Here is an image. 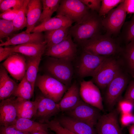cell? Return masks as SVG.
Returning a JSON list of instances; mask_svg holds the SVG:
<instances>
[{
	"label": "cell",
	"mask_w": 134,
	"mask_h": 134,
	"mask_svg": "<svg viewBox=\"0 0 134 134\" xmlns=\"http://www.w3.org/2000/svg\"><path fill=\"white\" fill-rule=\"evenodd\" d=\"M101 20L96 12L90 11L80 22L70 28L69 34L80 44L100 34Z\"/></svg>",
	"instance_id": "1"
},
{
	"label": "cell",
	"mask_w": 134,
	"mask_h": 134,
	"mask_svg": "<svg viewBox=\"0 0 134 134\" xmlns=\"http://www.w3.org/2000/svg\"><path fill=\"white\" fill-rule=\"evenodd\" d=\"M80 44L83 51L106 56H118L123 47L108 34H99Z\"/></svg>",
	"instance_id": "2"
},
{
	"label": "cell",
	"mask_w": 134,
	"mask_h": 134,
	"mask_svg": "<svg viewBox=\"0 0 134 134\" xmlns=\"http://www.w3.org/2000/svg\"><path fill=\"white\" fill-rule=\"evenodd\" d=\"M124 70L118 56H107L95 72L91 80L99 89L104 90L109 84Z\"/></svg>",
	"instance_id": "3"
},
{
	"label": "cell",
	"mask_w": 134,
	"mask_h": 134,
	"mask_svg": "<svg viewBox=\"0 0 134 134\" xmlns=\"http://www.w3.org/2000/svg\"><path fill=\"white\" fill-rule=\"evenodd\" d=\"M35 84L42 95L57 103L59 102L69 88L47 74L38 76Z\"/></svg>",
	"instance_id": "4"
},
{
	"label": "cell",
	"mask_w": 134,
	"mask_h": 134,
	"mask_svg": "<svg viewBox=\"0 0 134 134\" xmlns=\"http://www.w3.org/2000/svg\"><path fill=\"white\" fill-rule=\"evenodd\" d=\"M48 57L45 66L46 70L50 75L69 87L73 74L71 62Z\"/></svg>",
	"instance_id": "5"
},
{
	"label": "cell",
	"mask_w": 134,
	"mask_h": 134,
	"mask_svg": "<svg viewBox=\"0 0 134 134\" xmlns=\"http://www.w3.org/2000/svg\"><path fill=\"white\" fill-rule=\"evenodd\" d=\"M132 78L124 70L107 85L105 89L104 98L105 102L109 108L113 107L122 98V94Z\"/></svg>",
	"instance_id": "6"
},
{
	"label": "cell",
	"mask_w": 134,
	"mask_h": 134,
	"mask_svg": "<svg viewBox=\"0 0 134 134\" xmlns=\"http://www.w3.org/2000/svg\"><path fill=\"white\" fill-rule=\"evenodd\" d=\"M89 11V9L80 0H62L56 11V15L65 16L77 23Z\"/></svg>",
	"instance_id": "7"
},
{
	"label": "cell",
	"mask_w": 134,
	"mask_h": 134,
	"mask_svg": "<svg viewBox=\"0 0 134 134\" xmlns=\"http://www.w3.org/2000/svg\"><path fill=\"white\" fill-rule=\"evenodd\" d=\"M77 45L69 34L66 38L60 43L46 48L45 55L72 61L76 55Z\"/></svg>",
	"instance_id": "8"
},
{
	"label": "cell",
	"mask_w": 134,
	"mask_h": 134,
	"mask_svg": "<svg viewBox=\"0 0 134 134\" xmlns=\"http://www.w3.org/2000/svg\"><path fill=\"white\" fill-rule=\"evenodd\" d=\"M124 1L110 11L107 16L101 20L102 26L108 35L118 33L124 22L127 12Z\"/></svg>",
	"instance_id": "9"
},
{
	"label": "cell",
	"mask_w": 134,
	"mask_h": 134,
	"mask_svg": "<svg viewBox=\"0 0 134 134\" xmlns=\"http://www.w3.org/2000/svg\"><path fill=\"white\" fill-rule=\"evenodd\" d=\"M100 111L81 100L75 107L66 112L68 116L94 127L101 116Z\"/></svg>",
	"instance_id": "10"
},
{
	"label": "cell",
	"mask_w": 134,
	"mask_h": 134,
	"mask_svg": "<svg viewBox=\"0 0 134 134\" xmlns=\"http://www.w3.org/2000/svg\"><path fill=\"white\" fill-rule=\"evenodd\" d=\"M107 57L95 55L83 50L78 67L79 76L81 78L92 77Z\"/></svg>",
	"instance_id": "11"
},
{
	"label": "cell",
	"mask_w": 134,
	"mask_h": 134,
	"mask_svg": "<svg viewBox=\"0 0 134 134\" xmlns=\"http://www.w3.org/2000/svg\"><path fill=\"white\" fill-rule=\"evenodd\" d=\"M79 92L84 102L101 111H104L102 99L99 88L91 80H83L80 83Z\"/></svg>",
	"instance_id": "12"
},
{
	"label": "cell",
	"mask_w": 134,
	"mask_h": 134,
	"mask_svg": "<svg viewBox=\"0 0 134 134\" xmlns=\"http://www.w3.org/2000/svg\"><path fill=\"white\" fill-rule=\"evenodd\" d=\"M35 99L37 101V105L34 117L38 120L39 122L45 123L51 117L61 111L58 103L42 95L37 96Z\"/></svg>",
	"instance_id": "13"
},
{
	"label": "cell",
	"mask_w": 134,
	"mask_h": 134,
	"mask_svg": "<svg viewBox=\"0 0 134 134\" xmlns=\"http://www.w3.org/2000/svg\"><path fill=\"white\" fill-rule=\"evenodd\" d=\"M118 111L101 115L95 125L97 134H123L118 123Z\"/></svg>",
	"instance_id": "14"
},
{
	"label": "cell",
	"mask_w": 134,
	"mask_h": 134,
	"mask_svg": "<svg viewBox=\"0 0 134 134\" xmlns=\"http://www.w3.org/2000/svg\"><path fill=\"white\" fill-rule=\"evenodd\" d=\"M2 65L13 78L21 81L26 73L27 60L24 56L14 53L5 60Z\"/></svg>",
	"instance_id": "15"
},
{
	"label": "cell",
	"mask_w": 134,
	"mask_h": 134,
	"mask_svg": "<svg viewBox=\"0 0 134 134\" xmlns=\"http://www.w3.org/2000/svg\"><path fill=\"white\" fill-rule=\"evenodd\" d=\"M16 97L13 96L1 100L0 103V126L13 125L18 118Z\"/></svg>",
	"instance_id": "16"
},
{
	"label": "cell",
	"mask_w": 134,
	"mask_h": 134,
	"mask_svg": "<svg viewBox=\"0 0 134 134\" xmlns=\"http://www.w3.org/2000/svg\"><path fill=\"white\" fill-rule=\"evenodd\" d=\"M57 120L63 127L77 134H97L94 127L68 116H61Z\"/></svg>",
	"instance_id": "17"
},
{
	"label": "cell",
	"mask_w": 134,
	"mask_h": 134,
	"mask_svg": "<svg viewBox=\"0 0 134 134\" xmlns=\"http://www.w3.org/2000/svg\"><path fill=\"white\" fill-rule=\"evenodd\" d=\"M44 41V34L42 32L28 33L24 31L13 34L5 41L1 42L0 46L27 44H39Z\"/></svg>",
	"instance_id": "18"
},
{
	"label": "cell",
	"mask_w": 134,
	"mask_h": 134,
	"mask_svg": "<svg viewBox=\"0 0 134 134\" xmlns=\"http://www.w3.org/2000/svg\"><path fill=\"white\" fill-rule=\"evenodd\" d=\"M79 87L74 82L68 88L58 103L61 111L66 112L74 108L81 100Z\"/></svg>",
	"instance_id": "19"
},
{
	"label": "cell",
	"mask_w": 134,
	"mask_h": 134,
	"mask_svg": "<svg viewBox=\"0 0 134 134\" xmlns=\"http://www.w3.org/2000/svg\"><path fill=\"white\" fill-rule=\"evenodd\" d=\"M46 43L45 41L39 44H27L5 46L4 48L11 54L16 53L28 57H34L44 54Z\"/></svg>",
	"instance_id": "20"
},
{
	"label": "cell",
	"mask_w": 134,
	"mask_h": 134,
	"mask_svg": "<svg viewBox=\"0 0 134 134\" xmlns=\"http://www.w3.org/2000/svg\"><path fill=\"white\" fill-rule=\"evenodd\" d=\"M73 22L67 17L57 16L36 26L31 33L55 30L64 27H70Z\"/></svg>",
	"instance_id": "21"
},
{
	"label": "cell",
	"mask_w": 134,
	"mask_h": 134,
	"mask_svg": "<svg viewBox=\"0 0 134 134\" xmlns=\"http://www.w3.org/2000/svg\"><path fill=\"white\" fill-rule=\"evenodd\" d=\"M42 5L41 0H30L26 11L27 26L25 31L26 33H31L38 22L42 12Z\"/></svg>",
	"instance_id": "22"
},
{
	"label": "cell",
	"mask_w": 134,
	"mask_h": 134,
	"mask_svg": "<svg viewBox=\"0 0 134 134\" xmlns=\"http://www.w3.org/2000/svg\"><path fill=\"white\" fill-rule=\"evenodd\" d=\"M18 84L8 75L7 71L1 65L0 68V100L8 98L12 96Z\"/></svg>",
	"instance_id": "23"
},
{
	"label": "cell",
	"mask_w": 134,
	"mask_h": 134,
	"mask_svg": "<svg viewBox=\"0 0 134 134\" xmlns=\"http://www.w3.org/2000/svg\"><path fill=\"white\" fill-rule=\"evenodd\" d=\"M118 56L124 70L134 79V40L123 47Z\"/></svg>",
	"instance_id": "24"
},
{
	"label": "cell",
	"mask_w": 134,
	"mask_h": 134,
	"mask_svg": "<svg viewBox=\"0 0 134 134\" xmlns=\"http://www.w3.org/2000/svg\"><path fill=\"white\" fill-rule=\"evenodd\" d=\"M10 126L21 131L30 134L39 130L48 129L46 123L23 118H18L14 124Z\"/></svg>",
	"instance_id": "25"
},
{
	"label": "cell",
	"mask_w": 134,
	"mask_h": 134,
	"mask_svg": "<svg viewBox=\"0 0 134 134\" xmlns=\"http://www.w3.org/2000/svg\"><path fill=\"white\" fill-rule=\"evenodd\" d=\"M70 27H64L45 32V41L46 43V48L58 44L65 40L69 34Z\"/></svg>",
	"instance_id": "26"
},
{
	"label": "cell",
	"mask_w": 134,
	"mask_h": 134,
	"mask_svg": "<svg viewBox=\"0 0 134 134\" xmlns=\"http://www.w3.org/2000/svg\"><path fill=\"white\" fill-rule=\"evenodd\" d=\"M42 55L27 57V66L25 75L27 80L31 84L34 90Z\"/></svg>",
	"instance_id": "27"
},
{
	"label": "cell",
	"mask_w": 134,
	"mask_h": 134,
	"mask_svg": "<svg viewBox=\"0 0 134 134\" xmlns=\"http://www.w3.org/2000/svg\"><path fill=\"white\" fill-rule=\"evenodd\" d=\"M43 10L38 22H44L51 18L53 13L56 11L60 3V0H41Z\"/></svg>",
	"instance_id": "28"
},
{
	"label": "cell",
	"mask_w": 134,
	"mask_h": 134,
	"mask_svg": "<svg viewBox=\"0 0 134 134\" xmlns=\"http://www.w3.org/2000/svg\"><path fill=\"white\" fill-rule=\"evenodd\" d=\"M34 91L31 84L27 80L25 75L18 84L12 96L16 98L30 100L33 95Z\"/></svg>",
	"instance_id": "29"
},
{
	"label": "cell",
	"mask_w": 134,
	"mask_h": 134,
	"mask_svg": "<svg viewBox=\"0 0 134 134\" xmlns=\"http://www.w3.org/2000/svg\"><path fill=\"white\" fill-rule=\"evenodd\" d=\"M30 0H25L24 3L12 21L15 32L22 30L27 26L26 11Z\"/></svg>",
	"instance_id": "30"
},
{
	"label": "cell",
	"mask_w": 134,
	"mask_h": 134,
	"mask_svg": "<svg viewBox=\"0 0 134 134\" xmlns=\"http://www.w3.org/2000/svg\"><path fill=\"white\" fill-rule=\"evenodd\" d=\"M15 32L12 21L0 19V39L8 37Z\"/></svg>",
	"instance_id": "31"
},
{
	"label": "cell",
	"mask_w": 134,
	"mask_h": 134,
	"mask_svg": "<svg viewBox=\"0 0 134 134\" xmlns=\"http://www.w3.org/2000/svg\"><path fill=\"white\" fill-rule=\"evenodd\" d=\"M122 0H102L101 5L99 12V15L104 16L113 9V8L123 2Z\"/></svg>",
	"instance_id": "32"
},
{
	"label": "cell",
	"mask_w": 134,
	"mask_h": 134,
	"mask_svg": "<svg viewBox=\"0 0 134 134\" xmlns=\"http://www.w3.org/2000/svg\"><path fill=\"white\" fill-rule=\"evenodd\" d=\"M24 0H0V11L2 13L11 8L19 10L23 5Z\"/></svg>",
	"instance_id": "33"
},
{
	"label": "cell",
	"mask_w": 134,
	"mask_h": 134,
	"mask_svg": "<svg viewBox=\"0 0 134 134\" xmlns=\"http://www.w3.org/2000/svg\"><path fill=\"white\" fill-rule=\"evenodd\" d=\"M45 123L48 129L55 132L56 134H77L63 127L57 119L49 120Z\"/></svg>",
	"instance_id": "34"
},
{
	"label": "cell",
	"mask_w": 134,
	"mask_h": 134,
	"mask_svg": "<svg viewBox=\"0 0 134 134\" xmlns=\"http://www.w3.org/2000/svg\"><path fill=\"white\" fill-rule=\"evenodd\" d=\"M15 102L18 111L28 110L37 106V102L36 99L31 101L16 97Z\"/></svg>",
	"instance_id": "35"
},
{
	"label": "cell",
	"mask_w": 134,
	"mask_h": 134,
	"mask_svg": "<svg viewBox=\"0 0 134 134\" xmlns=\"http://www.w3.org/2000/svg\"><path fill=\"white\" fill-rule=\"evenodd\" d=\"M118 111L121 114L132 113L134 103L130 101L122 98L118 101Z\"/></svg>",
	"instance_id": "36"
},
{
	"label": "cell",
	"mask_w": 134,
	"mask_h": 134,
	"mask_svg": "<svg viewBox=\"0 0 134 134\" xmlns=\"http://www.w3.org/2000/svg\"><path fill=\"white\" fill-rule=\"evenodd\" d=\"M125 40L127 44L134 40V14L127 23L125 31Z\"/></svg>",
	"instance_id": "37"
},
{
	"label": "cell",
	"mask_w": 134,
	"mask_h": 134,
	"mask_svg": "<svg viewBox=\"0 0 134 134\" xmlns=\"http://www.w3.org/2000/svg\"><path fill=\"white\" fill-rule=\"evenodd\" d=\"M89 9L93 11L99 12L101 3L100 0H80Z\"/></svg>",
	"instance_id": "38"
},
{
	"label": "cell",
	"mask_w": 134,
	"mask_h": 134,
	"mask_svg": "<svg viewBox=\"0 0 134 134\" xmlns=\"http://www.w3.org/2000/svg\"><path fill=\"white\" fill-rule=\"evenodd\" d=\"M123 98L134 103V80H131L129 83Z\"/></svg>",
	"instance_id": "39"
},
{
	"label": "cell",
	"mask_w": 134,
	"mask_h": 134,
	"mask_svg": "<svg viewBox=\"0 0 134 134\" xmlns=\"http://www.w3.org/2000/svg\"><path fill=\"white\" fill-rule=\"evenodd\" d=\"M19 10L10 9L1 13L0 14V19L13 21L16 16Z\"/></svg>",
	"instance_id": "40"
},
{
	"label": "cell",
	"mask_w": 134,
	"mask_h": 134,
	"mask_svg": "<svg viewBox=\"0 0 134 134\" xmlns=\"http://www.w3.org/2000/svg\"><path fill=\"white\" fill-rule=\"evenodd\" d=\"M134 115L132 113L121 114L120 121L122 127L129 126L133 123Z\"/></svg>",
	"instance_id": "41"
},
{
	"label": "cell",
	"mask_w": 134,
	"mask_h": 134,
	"mask_svg": "<svg viewBox=\"0 0 134 134\" xmlns=\"http://www.w3.org/2000/svg\"><path fill=\"white\" fill-rule=\"evenodd\" d=\"M37 108V107L28 110H18V118L31 119L33 117H34L35 115Z\"/></svg>",
	"instance_id": "42"
},
{
	"label": "cell",
	"mask_w": 134,
	"mask_h": 134,
	"mask_svg": "<svg viewBox=\"0 0 134 134\" xmlns=\"http://www.w3.org/2000/svg\"><path fill=\"white\" fill-rule=\"evenodd\" d=\"M0 134H30L18 130L11 126H0Z\"/></svg>",
	"instance_id": "43"
},
{
	"label": "cell",
	"mask_w": 134,
	"mask_h": 134,
	"mask_svg": "<svg viewBox=\"0 0 134 134\" xmlns=\"http://www.w3.org/2000/svg\"><path fill=\"white\" fill-rule=\"evenodd\" d=\"M124 4L127 13L134 14V0H125Z\"/></svg>",
	"instance_id": "44"
},
{
	"label": "cell",
	"mask_w": 134,
	"mask_h": 134,
	"mask_svg": "<svg viewBox=\"0 0 134 134\" xmlns=\"http://www.w3.org/2000/svg\"><path fill=\"white\" fill-rule=\"evenodd\" d=\"M11 54L9 51L2 46H0V62L5 60Z\"/></svg>",
	"instance_id": "45"
},
{
	"label": "cell",
	"mask_w": 134,
	"mask_h": 134,
	"mask_svg": "<svg viewBox=\"0 0 134 134\" xmlns=\"http://www.w3.org/2000/svg\"><path fill=\"white\" fill-rule=\"evenodd\" d=\"M30 134H50L49 133L48 129L39 130L35 132Z\"/></svg>",
	"instance_id": "46"
},
{
	"label": "cell",
	"mask_w": 134,
	"mask_h": 134,
	"mask_svg": "<svg viewBox=\"0 0 134 134\" xmlns=\"http://www.w3.org/2000/svg\"><path fill=\"white\" fill-rule=\"evenodd\" d=\"M128 130L129 134H134V124L130 125Z\"/></svg>",
	"instance_id": "47"
},
{
	"label": "cell",
	"mask_w": 134,
	"mask_h": 134,
	"mask_svg": "<svg viewBox=\"0 0 134 134\" xmlns=\"http://www.w3.org/2000/svg\"><path fill=\"white\" fill-rule=\"evenodd\" d=\"M133 124H134V120L133 122Z\"/></svg>",
	"instance_id": "48"
}]
</instances>
